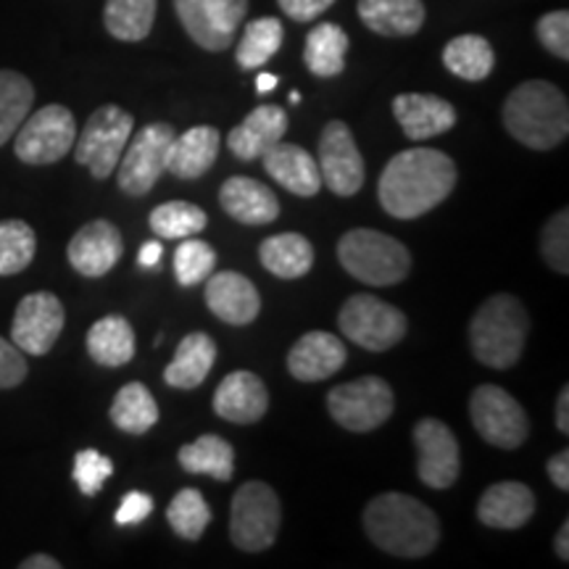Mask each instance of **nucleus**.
Returning a JSON list of instances; mask_svg holds the SVG:
<instances>
[{"instance_id":"obj_1","label":"nucleus","mask_w":569,"mask_h":569,"mask_svg":"<svg viewBox=\"0 0 569 569\" xmlns=\"http://www.w3.org/2000/svg\"><path fill=\"white\" fill-rule=\"evenodd\" d=\"M457 188V163L436 148L396 153L377 182L380 206L393 219H417L446 201Z\"/></svg>"},{"instance_id":"obj_2","label":"nucleus","mask_w":569,"mask_h":569,"mask_svg":"<svg viewBox=\"0 0 569 569\" xmlns=\"http://www.w3.org/2000/svg\"><path fill=\"white\" fill-rule=\"evenodd\" d=\"M365 532L380 551L401 559H422L440 540V519L407 493H380L365 509Z\"/></svg>"},{"instance_id":"obj_3","label":"nucleus","mask_w":569,"mask_h":569,"mask_svg":"<svg viewBox=\"0 0 569 569\" xmlns=\"http://www.w3.org/2000/svg\"><path fill=\"white\" fill-rule=\"evenodd\" d=\"M503 127L525 148L551 151L569 134L567 96L546 80L522 82L503 103Z\"/></svg>"},{"instance_id":"obj_4","label":"nucleus","mask_w":569,"mask_h":569,"mask_svg":"<svg viewBox=\"0 0 569 569\" xmlns=\"http://www.w3.org/2000/svg\"><path fill=\"white\" fill-rule=\"evenodd\" d=\"M530 317L519 298L509 293L490 296L469 322V346L475 359L490 369H511L522 359Z\"/></svg>"},{"instance_id":"obj_5","label":"nucleus","mask_w":569,"mask_h":569,"mask_svg":"<svg viewBox=\"0 0 569 569\" xmlns=\"http://www.w3.org/2000/svg\"><path fill=\"white\" fill-rule=\"evenodd\" d=\"M338 261L348 274L375 288L403 282L411 272L409 248L369 227H356L338 240Z\"/></svg>"},{"instance_id":"obj_6","label":"nucleus","mask_w":569,"mask_h":569,"mask_svg":"<svg viewBox=\"0 0 569 569\" xmlns=\"http://www.w3.org/2000/svg\"><path fill=\"white\" fill-rule=\"evenodd\" d=\"M282 525L280 496L261 480H248L232 496L230 538L240 551L259 553L272 549Z\"/></svg>"},{"instance_id":"obj_7","label":"nucleus","mask_w":569,"mask_h":569,"mask_svg":"<svg viewBox=\"0 0 569 569\" xmlns=\"http://www.w3.org/2000/svg\"><path fill=\"white\" fill-rule=\"evenodd\" d=\"M134 132V119L130 111L119 106H101L90 113L88 124L74 140V159L90 169L96 180H109L117 172L127 142Z\"/></svg>"},{"instance_id":"obj_8","label":"nucleus","mask_w":569,"mask_h":569,"mask_svg":"<svg viewBox=\"0 0 569 569\" xmlns=\"http://www.w3.org/2000/svg\"><path fill=\"white\" fill-rule=\"evenodd\" d=\"M340 332L359 348L382 353L407 338L409 319L393 303L369 293H356L348 298L338 315Z\"/></svg>"},{"instance_id":"obj_9","label":"nucleus","mask_w":569,"mask_h":569,"mask_svg":"<svg viewBox=\"0 0 569 569\" xmlns=\"http://www.w3.org/2000/svg\"><path fill=\"white\" fill-rule=\"evenodd\" d=\"M393 388L382 377L367 375L327 393V411L348 432H372L393 415Z\"/></svg>"},{"instance_id":"obj_10","label":"nucleus","mask_w":569,"mask_h":569,"mask_svg":"<svg viewBox=\"0 0 569 569\" xmlns=\"http://www.w3.org/2000/svg\"><path fill=\"white\" fill-rule=\"evenodd\" d=\"M74 113L67 106L51 103L21 122L13 134V151L19 161L32 163V167H48V163H59L74 148Z\"/></svg>"},{"instance_id":"obj_11","label":"nucleus","mask_w":569,"mask_h":569,"mask_svg":"<svg viewBox=\"0 0 569 569\" xmlns=\"http://www.w3.org/2000/svg\"><path fill=\"white\" fill-rule=\"evenodd\" d=\"M469 419L486 443L515 451L530 436V417L509 390L498 386L475 388L469 396Z\"/></svg>"},{"instance_id":"obj_12","label":"nucleus","mask_w":569,"mask_h":569,"mask_svg":"<svg viewBox=\"0 0 569 569\" xmlns=\"http://www.w3.org/2000/svg\"><path fill=\"white\" fill-rule=\"evenodd\" d=\"M177 130L167 122L146 124L127 142L122 159H119V188L124 196L142 198L156 188L161 174L167 172V156Z\"/></svg>"},{"instance_id":"obj_13","label":"nucleus","mask_w":569,"mask_h":569,"mask_svg":"<svg viewBox=\"0 0 569 569\" xmlns=\"http://www.w3.org/2000/svg\"><path fill=\"white\" fill-rule=\"evenodd\" d=\"M319 174L327 190L340 198H351L365 188V159H361L359 146H356L353 132L346 122H327L319 138Z\"/></svg>"},{"instance_id":"obj_14","label":"nucleus","mask_w":569,"mask_h":569,"mask_svg":"<svg viewBox=\"0 0 569 569\" xmlns=\"http://www.w3.org/2000/svg\"><path fill=\"white\" fill-rule=\"evenodd\" d=\"M63 322H67V311H63L61 298L48 290H38L19 301L11 322V343L21 353L46 356L59 340Z\"/></svg>"},{"instance_id":"obj_15","label":"nucleus","mask_w":569,"mask_h":569,"mask_svg":"<svg viewBox=\"0 0 569 569\" xmlns=\"http://www.w3.org/2000/svg\"><path fill=\"white\" fill-rule=\"evenodd\" d=\"M417 475L427 488L446 490L459 480V440L440 419L425 417L415 427Z\"/></svg>"},{"instance_id":"obj_16","label":"nucleus","mask_w":569,"mask_h":569,"mask_svg":"<svg viewBox=\"0 0 569 569\" xmlns=\"http://www.w3.org/2000/svg\"><path fill=\"white\" fill-rule=\"evenodd\" d=\"M122 253V232H119L117 224L109 222V219H96V222L84 224L82 230L69 240L67 248L69 264L74 267V272L90 277V280L109 274L111 269L119 264Z\"/></svg>"},{"instance_id":"obj_17","label":"nucleus","mask_w":569,"mask_h":569,"mask_svg":"<svg viewBox=\"0 0 569 569\" xmlns=\"http://www.w3.org/2000/svg\"><path fill=\"white\" fill-rule=\"evenodd\" d=\"M206 306L224 325L246 327L261 311V296L256 284L240 272H217L206 280Z\"/></svg>"},{"instance_id":"obj_18","label":"nucleus","mask_w":569,"mask_h":569,"mask_svg":"<svg viewBox=\"0 0 569 569\" xmlns=\"http://www.w3.org/2000/svg\"><path fill=\"white\" fill-rule=\"evenodd\" d=\"M269 390L256 372L238 369L219 382L213 393V415L232 425H253L267 415Z\"/></svg>"},{"instance_id":"obj_19","label":"nucleus","mask_w":569,"mask_h":569,"mask_svg":"<svg viewBox=\"0 0 569 569\" xmlns=\"http://www.w3.org/2000/svg\"><path fill=\"white\" fill-rule=\"evenodd\" d=\"M348 359L346 343L325 330H311L298 338L288 353V372L298 382H319L338 375Z\"/></svg>"},{"instance_id":"obj_20","label":"nucleus","mask_w":569,"mask_h":569,"mask_svg":"<svg viewBox=\"0 0 569 569\" xmlns=\"http://www.w3.org/2000/svg\"><path fill=\"white\" fill-rule=\"evenodd\" d=\"M393 117L409 140L438 138L457 124V109L432 92H401L393 101Z\"/></svg>"},{"instance_id":"obj_21","label":"nucleus","mask_w":569,"mask_h":569,"mask_svg":"<svg viewBox=\"0 0 569 569\" xmlns=\"http://www.w3.org/2000/svg\"><path fill=\"white\" fill-rule=\"evenodd\" d=\"M288 124L290 122L284 109L274 103H264L248 113L243 122L227 134V148H230L234 159L256 161L284 138Z\"/></svg>"},{"instance_id":"obj_22","label":"nucleus","mask_w":569,"mask_h":569,"mask_svg":"<svg viewBox=\"0 0 569 569\" xmlns=\"http://www.w3.org/2000/svg\"><path fill=\"white\" fill-rule=\"evenodd\" d=\"M261 159H264V172L277 184H282L288 193L298 198H315L322 190V174H319L317 159L296 142L280 140Z\"/></svg>"},{"instance_id":"obj_23","label":"nucleus","mask_w":569,"mask_h":569,"mask_svg":"<svg viewBox=\"0 0 569 569\" xmlns=\"http://www.w3.org/2000/svg\"><path fill=\"white\" fill-rule=\"evenodd\" d=\"M536 515V493L525 482H496L478 503V519L493 530H519Z\"/></svg>"},{"instance_id":"obj_24","label":"nucleus","mask_w":569,"mask_h":569,"mask_svg":"<svg viewBox=\"0 0 569 569\" xmlns=\"http://www.w3.org/2000/svg\"><path fill=\"white\" fill-rule=\"evenodd\" d=\"M219 203L227 217L240 224H272L280 217V201L264 182L253 177H230L219 190Z\"/></svg>"},{"instance_id":"obj_25","label":"nucleus","mask_w":569,"mask_h":569,"mask_svg":"<svg viewBox=\"0 0 569 569\" xmlns=\"http://www.w3.org/2000/svg\"><path fill=\"white\" fill-rule=\"evenodd\" d=\"M222 146V134L217 127L198 124L188 132L174 134L167 156V172H172L177 180H198L213 167Z\"/></svg>"},{"instance_id":"obj_26","label":"nucleus","mask_w":569,"mask_h":569,"mask_svg":"<svg viewBox=\"0 0 569 569\" xmlns=\"http://www.w3.org/2000/svg\"><path fill=\"white\" fill-rule=\"evenodd\" d=\"M359 19L382 38H411L425 24L422 0H359Z\"/></svg>"},{"instance_id":"obj_27","label":"nucleus","mask_w":569,"mask_h":569,"mask_svg":"<svg viewBox=\"0 0 569 569\" xmlns=\"http://www.w3.org/2000/svg\"><path fill=\"white\" fill-rule=\"evenodd\" d=\"M217 361V343L206 332H190L180 340L172 365L163 369V382L177 390H196Z\"/></svg>"},{"instance_id":"obj_28","label":"nucleus","mask_w":569,"mask_h":569,"mask_svg":"<svg viewBox=\"0 0 569 569\" xmlns=\"http://www.w3.org/2000/svg\"><path fill=\"white\" fill-rule=\"evenodd\" d=\"M259 259L280 280H298L315 267V246L298 232H280L259 246Z\"/></svg>"},{"instance_id":"obj_29","label":"nucleus","mask_w":569,"mask_h":569,"mask_svg":"<svg viewBox=\"0 0 569 569\" xmlns=\"http://www.w3.org/2000/svg\"><path fill=\"white\" fill-rule=\"evenodd\" d=\"M134 348L132 325L122 315H109L98 319L88 330V353L101 367H124L130 365Z\"/></svg>"},{"instance_id":"obj_30","label":"nucleus","mask_w":569,"mask_h":569,"mask_svg":"<svg viewBox=\"0 0 569 569\" xmlns=\"http://www.w3.org/2000/svg\"><path fill=\"white\" fill-rule=\"evenodd\" d=\"M177 461L188 475H206L219 482H230L234 472V448L219 436H201L177 451Z\"/></svg>"},{"instance_id":"obj_31","label":"nucleus","mask_w":569,"mask_h":569,"mask_svg":"<svg viewBox=\"0 0 569 569\" xmlns=\"http://www.w3.org/2000/svg\"><path fill=\"white\" fill-rule=\"evenodd\" d=\"M111 422L127 436H146L151 427L159 425V403L151 390L142 382H127L111 401Z\"/></svg>"},{"instance_id":"obj_32","label":"nucleus","mask_w":569,"mask_h":569,"mask_svg":"<svg viewBox=\"0 0 569 569\" xmlns=\"http://www.w3.org/2000/svg\"><path fill=\"white\" fill-rule=\"evenodd\" d=\"M443 63L459 80L482 82L496 67V51L482 34H459L446 42Z\"/></svg>"},{"instance_id":"obj_33","label":"nucleus","mask_w":569,"mask_h":569,"mask_svg":"<svg viewBox=\"0 0 569 569\" xmlns=\"http://www.w3.org/2000/svg\"><path fill=\"white\" fill-rule=\"evenodd\" d=\"M348 34L343 27L332 24V21H325V24H317L315 30L309 32L303 48V61L306 67L315 77H322V80H330V77H338L340 71L346 69V53H348Z\"/></svg>"},{"instance_id":"obj_34","label":"nucleus","mask_w":569,"mask_h":569,"mask_svg":"<svg viewBox=\"0 0 569 569\" xmlns=\"http://www.w3.org/2000/svg\"><path fill=\"white\" fill-rule=\"evenodd\" d=\"M156 0H106L103 24L111 38L140 42L153 30Z\"/></svg>"},{"instance_id":"obj_35","label":"nucleus","mask_w":569,"mask_h":569,"mask_svg":"<svg viewBox=\"0 0 569 569\" xmlns=\"http://www.w3.org/2000/svg\"><path fill=\"white\" fill-rule=\"evenodd\" d=\"M34 103V88L24 74L0 69V146H6L30 117Z\"/></svg>"},{"instance_id":"obj_36","label":"nucleus","mask_w":569,"mask_h":569,"mask_svg":"<svg viewBox=\"0 0 569 569\" xmlns=\"http://www.w3.org/2000/svg\"><path fill=\"white\" fill-rule=\"evenodd\" d=\"M148 224H151V230L159 240H184L201 234L206 230V224H209V217H206V211L196 203L169 201L156 206Z\"/></svg>"},{"instance_id":"obj_37","label":"nucleus","mask_w":569,"mask_h":569,"mask_svg":"<svg viewBox=\"0 0 569 569\" xmlns=\"http://www.w3.org/2000/svg\"><path fill=\"white\" fill-rule=\"evenodd\" d=\"M284 38L282 21L274 17L253 19L248 21L243 30V40H240L238 53L234 59L243 69H261L269 59H274V53L280 51Z\"/></svg>"},{"instance_id":"obj_38","label":"nucleus","mask_w":569,"mask_h":569,"mask_svg":"<svg viewBox=\"0 0 569 569\" xmlns=\"http://www.w3.org/2000/svg\"><path fill=\"white\" fill-rule=\"evenodd\" d=\"M38 253V234L21 219L0 222V277L24 272Z\"/></svg>"},{"instance_id":"obj_39","label":"nucleus","mask_w":569,"mask_h":569,"mask_svg":"<svg viewBox=\"0 0 569 569\" xmlns=\"http://www.w3.org/2000/svg\"><path fill=\"white\" fill-rule=\"evenodd\" d=\"M174 11L182 21L184 32L190 34V40L201 46L203 51L219 53L232 46L234 34L217 27V21L211 19L209 9H206V0H174Z\"/></svg>"},{"instance_id":"obj_40","label":"nucleus","mask_w":569,"mask_h":569,"mask_svg":"<svg viewBox=\"0 0 569 569\" xmlns=\"http://www.w3.org/2000/svg\"><path fill=\"white\" fill-rule=\"evenodd\" d=\"M167 522L184 540L201 538L211 522V509L201 490L182 488L167 507Z\"/></svg>"},{"instance_id":"obj_41","label":"nucleus","mask_w":569,"mask_h":569,"mask_svg":"<svg viewBox=\"0 0 569 569\" xmlns=\"http://www.w3.org/2000/svg\"><path fill=\"white\" fill-rule=\"evenodd\" d=\"M217 267V251L201 238H184L174 251V277L182 288H196L209 280Z\"/></svg>"},{"instance_id":"obj_42","label":"nucleus","mask_w":569,"mask_h":569,"mask_svg":"<svg viewBox=\"0 0 569 569\" xmlns=\"http://www.w3.org/2000/svg\"><path fill=\"white\" fill-rule=\"evenodd\" d=\"M540 253H543L546 264L553 272L567 274L569 272V211L561 209L559 213L546 222L543 232H540Z\"/></svg>"},{"instance_id":"obj_43","label":"nucleus","mask_w":569,"mask_h":569,"mask_svg":"<svg viewBox=\"0 0 569 569\" xmlns=\"http://www.w3.org/2000/svg\"><path fill=\"white\" fill-rule=\"evenodd\" d=\"M113 475V461L103 457L96 448H84L74 457V482L82 490V496H98Z\"/></svg>"},{"instance_id":"obj_44","label":"nucleus","mask_w":569,"mask_h":569,"mask_svg":"<svg viewBox=\"0 0 569 569\" xmlns=\"http://www.w3.org/2000/svg\"><path fill=\"white\" fill-rule=\"evenodd\" d=\"M536 34L546 51L557 56L561 61H569V13L549 11L538 19Z\"/></svg>"},{"instance_id":"obj_45","label":"nucleus","mask_w":569,"mask_h":569,"mask_svg":"<svg viewBox=\"0 0 569 569\" xmlns=\"http://www.w3.org/2000/svg\"><path fill=\"white\" fill-rule=\"evenodd\" d=\"M27 377V359L17 346L0 338V390L17 388Z\"/></svg>"},{"instance_id":"obj_46","label":"nucleus","mask_w":569,"mask_h":569,"mask_svg":"<svg viewBox=\"0 0 569 569\" xmlns=\"http://www.w3.org/2000/svg\"><path fill=\"white\" fill-rule=\"evenodd\" d=\"M151 511H153V498L142 493V490H130V493L122 498V503H119L113 519H117L119 528H130V525L146 522V519L151 517Z\"/></svg>"},{"instance_id":"obj_47","label":"nucleus","mask_w":569,"mask_h":569,"mask_svg":"<svg viewBox=\"0 0 569 569\" xmlns=\"http://www.w3.org/2000/svg\"><path fill=\"white\" fill-rule=\"evenodd\" d=\"M206 9H209L211 19L217 21V27L234 34L248 13V0H206Z\"/></svg>"},{"instance_id":"obj_48","label":"nucleus","mask_w":569,"mask_h":569,"mask_svg":"<svg viewBox=\"0 0 569 569\" xmlns=\"http://www.w3.org/2000/svg\"><path fill=\"white\" fill-rule=\"evenodd\" d=\"M277 3H280L284 17L306 24V21H315L322 17V13L330 9L336 0H277Z\"/></svg>"},{"instance_id":"obj_49","label":"nucleus","mask_w":569,"mask_h":569,"mask_svg":"<svg viewBox=\"0 0 569 569\" xmlns=\"http://www.w3.org/2000/svg\"><path fill=\"white\" fill-rule=\"evenodd\" d=\"M546 472H549L551 482L559 490H569V451L567 448L565 451L553 453V457L549 459V465H546Z\"/></svg>"},{"instance_id":"obj_50","label":"nucleus","mask_w":569,"mask_h":569,"mask_svg":"<svg viewBox=\"0 0 569 569\" xmlns=\"http://www.w3.org/2000/svg\"><path fill=\"white\" fill-rule=\"evenodd\" d=\"M161 256H163V243H159V240H148V243L140 248L138 259L146 269H153L161 264Z\"/></svg>"},{"instance_id":"obj_51","label":"nucleus","mask_w":569,"mask_h":569,"mask_svg":"<svg viewBox=\"0 0 569 569\" xmlns=\"http://www.w3.org/2000/svg\"><path fill=\"white\" fill-rule=\"evenodd\" d=\"M557 430L569 436V388L565 386L557 401Z\"/></svg>"},{"instance_id":"obj_52","label":"nucleus","mask_w":569,"mask_h":569,"mask_svg":"<svg viewBox=\"0 0 569 569\" xmlns=\"http://www.w3.org/2000/svg\"><path fill=\"white\" fill-rule=\"evenodd\" d=\"M19 567L21 569H61V561L48 557V553H34V557L21 561Z\"/></svg>"},{"instance_id":"obj_53","label":"nucleus","mask_w":569,"mask_h":569,"mask_svg":"<svg viewBox=\"0 0 569 569\" xmlns=\"http://www.w3.org/2000/svg\"><path fill=\"white\" fill-rule=\"evenodd\" d=\"M553 551H557V557L561 561H569V522L567 519L561 522L557 538H553Z\"/></svg>"},{"instance_id":"obj_54","label":"nucleus","mask_w":569,"mask_h":569,"mask_svg":"<svg viewBox=\"0 0 569 569\" xmlns=\"http://www.w3.org/2000/svg\"><path fill=\"white\" fill-rule=\"evenodd\" d=\"M277 74H269V71H264V74L256 77V90L261 92V96H267V92H272L277 88Z\"/></svg>"},{"instance_id":"obj_55","label":"nucleus","mask_w":569,"mask_h":569,"mask_svg":"<svg viewBox=\"0 0 569 569\" xmlns=\"http://www.w3.org/2000/svg\"><path fill=\"white\" fill-rule=\"evenodd\" d=\"M290 103H293V106H296V103H301V92H296V90L290 92Z\"/></svg>"}]
</instances>
